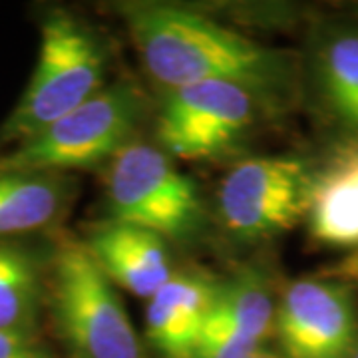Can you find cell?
<instances>
[{
  "mask_svg": "<svg viewBox=\"0 0 358 358\" xmlns=\"http://www.w3.org/2000/svg\"><path fill=\"white\" fill-rule=\"evenodd\" d=\"M110 219L152 231L166 241H189L203 227L201 195L162 148L129 141L106 173Z\"/></svg>",
  "mask_w": 358,
  "mask_h": 358,
  "instance_id": "5",
  "label": "cell"
},
{
  "mask_svg": "<svg viewBox=\"0 0 358 358\" xmlns=\"http://www.w3.org/2000/svg\"><path fill=\"white\" fill-rule=\"evenodd\" d=\"M313 171L299 157H251L231 169L217 193L223 227L239 241H267L307 219Z\"/></svg>",
  "mask_w": 358,
  "mask_h": 358,
  "instance_id": "6",
  "label": "cell"
},
{
  "mask_svg": "<svg viewBox=\"0 0 358 358\" xmlns=\"http://www.w3.org/2000/svg\"><path fill=\"white\" fill-rule=\"evenodd\" d=\"M275 303L265 277L255 268H243L221 281L217 303L203 331H223L263 345L275 327Z\"/></svg>",
  "mask_w": 358,
  "mask_h": 358,
  "instance_id": "13",
  "label": "cell"
},
{
  "mask_svg": "<svg viewBox=\"0 0 358 358\" xmlns=\"http://www.w3.org/2000/svg\"><path fill=\"white\" fill-rule=\"evenodd\" d=\"M221 279L207 271H179L150 299L145 336L162 358H193L209 315L217 303Z\"/></svg>",
  "mask_w": 358,
  "mask_h": 358,
  "instance_id": "9",
  "label": "cell"
},
{
  "mask_svg": "<svg viewBox=\"0 0 358 358\" xmlns=\"http://www.w3.org/2000/svg\"><path fill=\"white\" fill-rule=\"evenodd\" d=\"M0 358H54L36 336L0 331Z\"/></svg>",
  "mask_w": 358,
  "mask_h": 358,
  "instance_id": "17",
  "label": "cell"
},
{
  "mask_svg": "<svg viewBox=\"0 0 358 358\" xmlns=\"http://www.w3.org/2000/svg\"><path fill=\"white\" fill-rule=\"evenodd\" d=\"M261 345L239 334L223 331H203L193 358H247Z\"/></svg>",
  "mask_w": 358,
  "mask_h": 358,
  "instance_id": "16",
  "label": "cell"
},
{
  "mask_svg": "<svg viewBox=\"0 0 358 358\" xmlns=\"http://www.w3.org/2000/svg\"><path fill=\"white\" fill-rule=\"evenodd\" d=\"M70 203V181L60 173L0 176V241L50 227Z\"/></svg>",
  "mask_w": 358,
  "mask_h": 358,
  "instance_id": "12",
  "label": "cell"
},
{
  "mask_svg": "<svg viewBox=\"0 0 358 358\" xmlns=\"http://www.w3.org/2000/svg\"><path fill=\"white\" fill-rule=\"evenodd\" d=\"M308 233L320 245L358 247V148L334 157L313 176Z\"/></svg>",
  "mask_w": 358,
  "mask_h": 358,
  "instance_id": "11",
  "label": "cell"
},
{
  "mask_svg": "<svg viewBox=\"0 0 358 358\" xmlns=\"http://www.w3.org/2000/svg\"><path fill=\"white\" fill-rule=\"evenodd\" d=\"M84 245L110 281L148 301L176 273L166 239L128 223L108 219L90 231Z\"/></svg>",
  "mask_w": 358,
  "mask_h": 358,
  "instance_id": "10",
  "label": "cell"
},
{
  "mask_svg": "<svg viewBox=\"0 0 358 358\" xmlns=\"http://www.w3.org/2000/svg\"><path fill=\"white\" fill-rule=\"evenodd\" d=\"M50 301L72 358H148L114 285L84 243L68 239L58 245Z\"/></svg>",
  "mask_w": 358,
  "mask_h": 358,
  "instance_id": "3",
  "label": "cell"
},
{
  "mask_svg": "<svg viewBox=\"0 0 358 358\" xmlns=\"http://www.w3.org/2000/svg\"><path fill=\"white\" fill-rule=\"evenodd\" d=\"M42 275L28 249L0 241V331L36 336Z\"/></svg>",
  "mask_w": 358,
  "mask_h": 358,
  "instance_id": "14",
  "label": "cell"
},
{
  "mask_svg": "<svg viewBox=\"0 0 358 358\" xmlns=\"http://www.w3.org/2000/svg\"><path fill=\"white\" fill-rule=\"evenodd\" d=\"M348 267H350V273H352V277H357V279H358V255L355 257L352 261H350V265H348Z\"/></svg>",
  "mask_w": 358,
  "mask_h": 358,
  "instance_id": "19",
  "label": "cell"
},
{
  "mask_svg": "<svg viewBox=\"0 0 358 358\" xmlns=\"http://www.w3.org/2000/svg\"><path fill=\"white\" fill-rule=\"evenodd\" d=\"M126 18L145 70L167 88L229 82L263 102L285 90L289 70L281 52L203 14L169 4H138L128 6Z\"/></svg>",
  "mask_w": 358,
  "mask_h": 358,
  "instance_id": "1",
  "label": "cell"
},
{
  "mask_svg": "<svg viewBox=\"0 0 358 358\" xmlns=\"http://www.w3.org/2000/svg\"><path fill=\"white\" fill-rule=\"evenodd\" d=\"M106 50L72 14L56 10L42 22L38 62L13 114L0 128V143H22L106 86Z\"/></svg>",
  "mask_w": 358,
  "mask_h": 358,
  "instance_id": "2",
  "label": "cell"
},
{
  "mask_svg": "<svg viewBox=\"0 0 358 358\" xmlns=\"http://www.w3.org/2000/svg\"><path fill=\"white\" fill-rule=\"evenodd\" d=\"M247 358H282L279 357V355H275V352H268V350H265L263 346L259 348V350H255L253 355H249Z\"/></svg>",
  "mask_w": 358,
  "mask_h": 358,
  "instance_id": "18",
  "label": "cell"
},
{
  "mask_svg": "<svg viewBox=\"0 0 358 358\" xmlns=\"http://www.w3.org/2000/svg\"><path fill=\"white\" fill-rule=\"evenodd\" d=\"M143 100L129 82L106 86L34 138L0 155L2 173H60L110 162L140 124Z\"/></svg>",
  "mask_w": 358,
  "mask_h": 358,
  "instance_id": "4",
  "label": "cell"
},
{
  "mask_svg": "<svg viewBox=\"0 0 358 358\" xmlns=\"http://www.w3.org/2000/svg\"><path fill=\"white\" fill-rule=\"evenodd\" d=\"M259 98L229 82H203L171 90L157 117L162 150L181 159L223 154L253 126Z\"/></svg>",
  "mask_w": 358,
  "mask_h": 358,
  "instance_id": "7",
  "label": "cell"
},
{
  "mask_svg": "<svg viewBox=\"0 0 358 358\" xmlns=\"http://www.w3.org/2000/svg\"><path fill=\"white\" fill-rule=\"evenodd\" d=\"M273 329L287 358H352L358 348L357 305L343 282H291Z\"/></svg>",
  "mask_w": 358,
  "mask_h": 358,
  "instance_id": "8",
  "label": "cell"
},
{
  "mask_svg": "<svg viewBox=\"0 0 358 358\" xmlns=\"http://www.w3.org/2000/svg\"><path fill=\"white\" fill-rule=\"evenodd\" d=\"M352 358H358V348H357V352H355V355H352Z\"/></svg>",
  "mask_w": 358,
  "mask_h": 358,
  "instance_id": "20",
  "label": "cell"
},
{
  "mask_svg": "<svg viewBox=\"0 0 358 358\" xmlns=\"http://www.w3.org/2000/svg\"><path fill=\"white\" fill-rule=\"evenodd\" d=\"M327 103L346 128L358 129V30L336 34L320 54Z\"/></svg>",
  "mask_w": 358,
  "mask_h": 358,
  "instance_id": "15",
  "label": "cell"
}]
</instances>
